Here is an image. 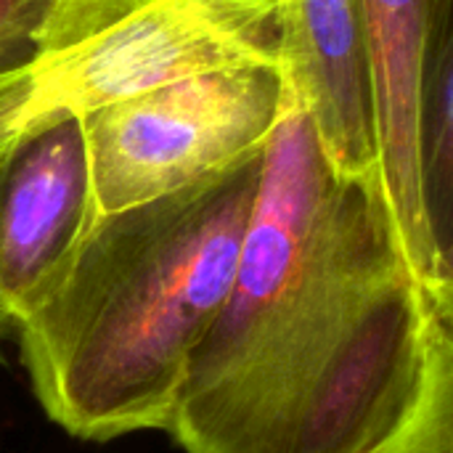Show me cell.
Here are the masks:
<instances>
[{"label":"cell","mask_w":453,"mask_h":453,"mask_svg":"<svg viewBox=\"0 0 453 453\" xmlns=\"http://www.w3.org/2000/svg\"><path fill=\"white\" fill-rule=\"evenodd\" d=\"M422 196L438 255L453 242V0H441L425 64Z\"/></svg>","instance_id":"obj_8"},{"label":"cell","mask_w":453,"mask_h":453,"mask_svg":"<svg viewBox=\"0 0 453 453\" xmlns=\"http://www.w3.org/2000/svg\"><path fill=\"white\" fill-rule=\"evenodd\" d=\"M260 167L98 218L58 287L13 326L40 406L69 435L170 430L234 287Z\"/></svg>","instance_id":"obj_2"},{"label":"cell","mask_w":453,"mask_h":453,"mask_svg":"<svg viewBox=\"0 0 453 453\" xmlns=\"http://www.w3.org/2000/svg\"><path fill=\"white\" fill-rule=\"evenodd\" d=\"M29 135V96L19 77L0 80V167L13 149ZM13 329L8 311L0 303V340Z\"/></svg>","instance_id":"obj_11"},{"label":"cell","mask_w":453,"mask_h":453,"mask_svg":"<svg viewBox=\"0 0 453 453\" xmlns=\"http://www.w3.org/2000/svg\"><path fill=\"white\" fill-rule=\"evenodd\" d=\"M279 53L332 167L377 183L372 85L353 0H276Z\"/></svg>","instance_id":"obj_7"},{"label":"cell","mask_w":453,"mask_h":453,"mask_svg":"<svg viewBox=\"0 0 453 453\" xmlns=\"http://www.w3.org/2000/svg\"><path fill=\"white\" fill-rule=\"evenodd\" d=\"M281 61L276 0H50L27 66L45 122L157 85Z\"/></svg>","instance_id":"obj_3"},{"label":"cell","mask_w":453,"mask_h":453,"mask_svg":"<svg viewBox=\"0 0 453 453\" xmlns=\"http://www.w3.org/2000/svg\"><path fill=\"white\" fill-rule=\"evenodd\" d=\"M353 3L372 85L380 191L427 279L435 250L422 196V88L441 0Z\"/></svg>","instance_id":"obj_6"},{"label":"cell","mask_w":453,"mask_h":453,"mask_svg":"<svg viewBox=\"0 0 453 453\" xmlns=\"http://www.w3.org/2000/svg\"><path fill=\"white\" fill-rule=\"evenodd\" d=\"M435 334L380 186L332 167L289 88L234 287L167 433L183 453H382L422 398Z\"/></svg>","instance_id":"obj_1"},{"label":"cell","mask_w":453,"mask_h":453,"mask_svg":"<svg viewBox=\"0 0 453 453\" xmlns=\"http://www.w3.org/2000/svg\"><path fill=\"white\" fill-rule=\"evenodd\" d=\"M382 453H453V326H438L422 398Z\"/></svg>","instance_id":"obj_9"},{"label":"cell","mask_w":453,"mask_h":453,"mask_svg":"<svg viewBox=\"0 0 453 453\" xmlns=\"http://www.w3.org/2000/svg\"><path fill=\"white\" fill-rule=\"evenodd\" d=\"M287 98V72L268 61L180 77L77 117L96 218L260 159Z\"/></svg>","instance_id":"obj_4"},{"label":"cell","mask_w":453,"mask_h":453,"mask_svg":"<svg viewBox=\"0 0 453 453\" xmlns=\"http://www.w3.org/2000/svg\"><path fill=\"white\" fill-rule=\"evenodd\" d=\"M48 8L50 0H0V80L32 64Z\"/></svg>","instance_id":"obj_10"},{"label":"cell","mask_w":453,"mask_h":453,"mask_svg":"<svg viewBox=\"0 0 453 453\" xmlns=\"http://www.w3.org/2000/svg\"><path fill=\"white\" fill-rule=\"evenodd\" d=\"M74 117L29 135L0 167V303L13 326L64 279L96 226Z\"/></svg>","instance_id":"obj_5"},{"label":"cell","mask_w":453,"mask_h":453,"mask_svg":"<svg viewBox=\"0 0 453 453\" xmlns=\"http://www.w3.org/2000/svg\"><path fill=\"white\" fill-rule=\"evenodd\" d=\"M425 287L438 326H453V242L435 255Z\"/></svg>","instance_id":"obj_12"}]
</instances>
